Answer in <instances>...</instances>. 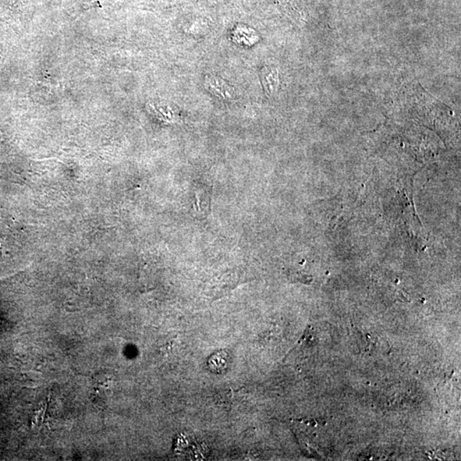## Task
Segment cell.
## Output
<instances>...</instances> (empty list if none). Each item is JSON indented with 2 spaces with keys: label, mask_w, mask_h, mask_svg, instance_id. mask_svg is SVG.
<instances>
[{
  "label": "cell",
  "mask_w": 461,
  "mask_h": 461,
  "mask_svg": "<svg viewBox=\"0 0 461 461\" xmlns=\"http://www.w3.org/2000/svg\"><path fill=\"white\" fill-rule=\"evenodd\" d=\"M204 86L211 94L221 100L231 101L235 98V91L221 77L215 76L205 77Z\"/></svg>",
  "instance_id": "obj_1"
},
{
  "label": "cell",
  "mask_w": 461,
  "mask_h": 461,
  "mask_svg": "<svg viewBox=\"0 0 461 461\" xmlns=\"http://www.w3.org/2000/svg\"><path fill=\"white\" fill-rule=\"evenodd\" d=\"M261 78L264 89L268 94L272 95L278 91L279 83L277 70L274 68H270V67H265L261 70Z\"/></svg>",
  "instance_id": "obj_2"
}]
</instances>
